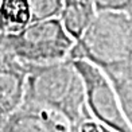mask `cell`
<instances>
[{
    "mask_svg": "<svg viewBox=\"0 0 132 132\" xmlns=\"http://www.w3.org/2000/svg\"><path fill=\"white\" fill-rule=\"evenodd\" d=\"M2 34L20 31L32 22V11L28 0H0Z\"/></svg>",
    "mask_w": 132,
    "mask_h": 132,
    "instance_id": "obj_8",
    "label": "cell"
},
{
    "mask_svg": "<svg viewBox=\"0 0 132 132\" xmlns=\"http://www.w3.org/2000/svg\"><path fill=\"white\" fill-rule=\"evenodd\" d=\"M98 12L101 11H131L132 0H92Z\"/></svg>",
    "mask_w": 132,
    "mask_h": 132,
    "instance_id": "obj_12",
    "label": "cell"
},
{
    "mask_svg": "<svg viewBox=\"0 0 132 132\" xmlns=\"http://www.w3.org/2000/svg\"><path fill=\"white\" fill-rule=\"evenodd\" d=\"M24 101L61 113L70 124L90 113L82 77L73 58L47 65H28Z\"/></svg>",
    "mask_w": 132,
    "mask_h": 132,
    "instance_id": "obj_1",
    "label": "cell"
},
{
    "mask_svg": "<svg viewBox=\"0 0 132 132\" xmlns=\"http://www.w3.org/2000/svg\"><path fill=\"white\" fill-rule=\"evenodd\" d=\"M70 132H117L115 129H111L109 127L96 120L90 113L80 119L78 121L70 124Z\"/></svg>",
    "mask_w": 132,
    "mask_h": 132,
    "instance_id": "obj_11",
    "label": "cell"
},
{
    "mask_svg": "<svg viewBox=\"0 0 132 132\" xmlns=\"http://www.w3.org/2000/svg\"><path fill=\"white\" fill-rule=\"evenodd\" d=\"M76 39L59 18L31 22L20 31L0 34V53L26 65H47L71 58Z\"/></svg>",
    "mask_w": 132,
    "mask_h": 132,
    "instance_id": "obj_2",
    "label": "cell"
},
{
    "mask_svg": "<svg viewBox=\"0 0 132 132\" xmlns=\"http://www.w3.org/2000/svg\"><path fill=\"white\" fill-rule=\"evenodd\" d=\"M0 132H70V121L61 113L24 101L2 119Z\"/></svg>",
    "mask_w": 132,
    "mask_h": 132,
    "instance_id": "obj_5",
    "label": "cell"
},
{
    "mask_svg": "<svg viewBox=\"0 0 132 132\" xmlns=\"http://www.w3.org/2000/svg\"><path fill=\"white\" fill-rule=\"evenodd\" d=\"M98 14L92 0H63L59 19L65 28L76 40H78Z\"/></svg>",
    "mask_w": 132,
    "mask_h": 132,
    "instance_id": "obj_7",
    "label": "cell"
},
{
    "mask_svg": "<svg viewBox=\"0 0 132 132\" xmlns=\"http://www.w3.org/2000/svg\"><path fill=\"white\" fill-rule=\"evenodd\" d=\"M32 11V22L59 18L63 8V0H28Z\"/></svg>",
    "mask_w": 132,
    "mask_h": 132,
    "instance_id": "obj_10",
    "label": "cell"
},
{
    "mask_svg": "<svg viewBox=\"0 0 132 132\" xmlns=\"http://www.w3.org/2000/svg\"><path fill=\"white\" fill-rule=\"evenodd\" d=\"M84 81L86 106L100 123L117 132H132L123 111L119 93L109 74L100 65L84 58H73Z\"/></svg>",
    "mask_w": 132,
    "mask_h": 132,
    "instance_id": "obj_4",
    "label": "cell"
},
{
    "mask_svg": "<svg viewBox=\"0 0 132 132\" xmlns=\"http://www.w3.org/2000/svg\"><path fill=\"white\" fill-rule=\"evenodd\" d=\"M112 78L121 101L123 111L132 127V61L103 68Z\"/></svg>",
    "mask_w": 132,
    "mask_h": 132,
    "instance_id": "obj_9",
    "label": "cell"
},
{
    "mask_svg": "<svg viewBox=\"0 0 132 132\" xmlns=\"http://www.w3.org/2000/svg\"><path fill=\"white\" fill-rule=\"evenodd\" d=\"M0 117L15 112L26 98L28 65L0 53Z\"/></svg>",
    "mask_w": 132,
    "mask_h": 132,
    "instance_id": "obj_6",
    "label": "cell"
},
{
    "mask_svg": "<svg viewBox=\"0 0 132 132\" xmlns=\"http://www.w3.org/2000/svg\"><path fill=\"white\" fill-rule=\"evenodd\" d=\"M71 58L88 59L101 68L132 61V12H98L76 42Z\"/></svg>",
    "mask_w": 132,
    "mask_h": 132,
    "instance_id": "obj_3",
    "label": "cell"
}]
</instances>
